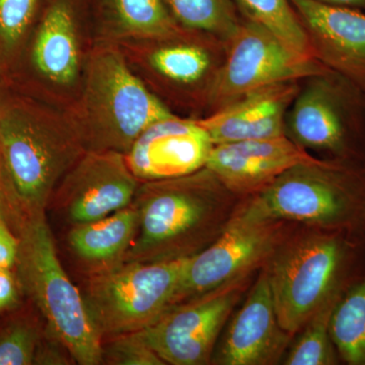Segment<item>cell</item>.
Masks as SVG:
<instances>
[{"instance_id":"cell-1","label":"cell","mask_w":365,"mask_h":365,"mask_svg":"<svg viewBox=\"0 0 365 365\" xmlns=\"http://www.w3.org/2000/svg\"><path fill=\"white\" fill-rule=\"evenodd\" d=\"M245 197L207 168L138 187L133 242L121 260L162 262L191 258L225 232Z\"/></svg>"},{"instance_id":"cell-2","label":"cell","mask_w":365,"mask_h":365,"mask_svg":"<svg viewBox=\"0 0 365 365\" xmlns=\"http://www.w3.org/2000/svg\"><path fill=\"white\" fill-rule=\"evenodd\" d=\"M365 267V234L297 225L265 266L281 326L297 335Z\"/></svg>"},{"instance_id":"cell-3","label":"cell","mask_w":365,"mask_h":365,"mask_svg":"<svg viewBox=\"0 0 365 365\" xmlns=\"http://www.w3.org/2000/svg\"><path fill=\"white\" fill-rule=\"evenodd\" d=\"M244 204L262 217L365 234V165L323 158L299 163Z\"/></svg>"},{"instance_id":"cell-4","label":"cell","mask_w":365,"mask_h":365,"mask_svg":"<svg viewBox=\"0 0 365 365\" xmlns=\"http://www.w3.org/2000/svg\"><path fill=\"white\" fill-rule=\"evenodd\" d=\"M28 215L16 261L21 281L72 359L81 365L101 364L104 341L85 297L62 267L45 212Z\"/></svg>"},{"instance_id":"cell-5","label":"cell","mask_w":365,"mask_h":365,"mask_svg":"<svg viewBox=\"0 0 365 365\" xmlns=\"http://www.w3.org/2000/svg\"><path fill=\"white\" fill-rule=\"evenodd\" d=\"M86 151L79 131L25 108L0 112V155L28 215L45 212L59 181Z\"/></svg>"},{"instance_id":"cell-6","label":"cell","mask_w":365,"mask_h":365,"mask_svg":"<svg viewBox=\"0 0 365 365\" xmlns=\"http://www.w3.org/2000/svg\"><path fill=\"white\" fill-rule=\"evenodd\" d=\"M83 106L85 126L79 133L86 150L126 155L151 124L175 116L113 49L98 50L91 57Z\"/></svg>"},{"instance_id":"cell-7","label":"cell","mask_w":365,"mask_h":365,"mask_svg":"<svg viewBox=\"0 0 365 365\" xmlns=\"http://www.w3.org/2000/svg\"><path fill=\"white\" fill-rule=\"evenodd\" d=\"M188 259L120 260L96 268L83 297L103 341L143 331L167 312Z\"/></svg>"},{"instance_id":"cell-8","label":"cell","mask_w":365,"mask_h":365,"mask_svg":"<svg viewBox=\"0 0 365 365\" xmlns=\"http://www.w3.org/2000/svg\"><path fill=\"white\" fill-rule=\"evenodd\" d=\"M285 135L323 158L365 165V96L332 71L300 83Z\"/></svg>"},{"instance_id":"cell-9","label":"cell","mask_w":365,"mask_h":365,"mask_svg":"<svg viewBox=\"0 0 365 365\" xmlns=\"http://www.w3.org/2000/svg\"><path fill=\"white\" fill-rule=\"evenodd\" d=\"M297 227L287 220L255 215L242 199L225 232L187 261L173 306L242 276L259 272Z\"/></svg>"},{"instance_id":"cell-10","label":"cell","mask_w":365,"mask_h":365,"mask_svg":"<svg viewBox=\"0 0 365 365\" xmlns=\"http://www.w3.org/2000/svg\"><path fill=\"white\" fill-rule=\"evenodd\" d=\"M329 71L318 60L295 52L258 24L242 18L227 42L225 60L209 91L210 114L259 88L302 81Z\"/></svg>"},{"instance_id":"cell-11","label":"cell","mask_w":365,"mask_h":365,"mask_svg":"<svg viewBox=\"0 0 365 365\" xmlns=\"http://www.w3.org/2000/svg\"><path fill=\"white\" fill-rule=\"evenodd\" d=\"M259 272L175 304L137 333L165 364H211L223 329Z\"/></svg>"},{"instance_id":"cell-12","label":"cell","mask_w":365,"mask_h":365,"mask_svg":"<svg viewBox=\"0 0 365 365\" xmlns=\"http://www.w3.org/2000/svg\"><path fill=\"white\" fill-rule=\"evenodd\" d=\"M138 181L123 153L86 150L62 179L55 202L73 225L93 222L131 205Z\"/></svg>"},{"instance_id":"cell-13","label":"cell","mask_w":365,"mask_h":365,"mask_svg":"<svg viewBox=\"0 0 365 365\" xmlns=\"http://www.w3.org/2000/svg\"><path fill=\"white\" fill-rule=\"evenodd\" d=\"M294 338L281 326L268 274L262 268L223 329L211 364H278Z\"/></svg>"},{"instance_id":"cell-14","label":"cell","mask_w":365,"mask_h":365,"mask_svg":"<svg viewBox=\"0 0 365 365\" xmlns=\"http://www.w3.org/2000/svg\"><path fill=\"white\" fill-rule=\"evenodd\" d=\"M312 55L365 96V11L317 0H289Z\"/></svg>"},{"instance_id":"cell-15","label":"cell","mask_w":365,"mask_h":365,"mask_svg":"<svg viewBox=\"0 0 365 365\" xmlns=\"http://www.w3.org/2000/svg\"><path fill=\"white\" fill-rule=\"evenodd\" d=\"M213 144L196 119L175 116L151 124L125 155L139 181L186 176L205 167Z\"/></svg>"},{"instance_id":"cell-16","label":"cell","mask_w":365,"mask_h":365,"mask_svg":"<svg viewBox=\"0 0 365 365\" xmlns=\"http://www.w3.org/2000/svg\"><path fill=\"white\" fill-rule=\"evenodd\" d=\"M316 158L283 135L217 144L209 153L205 167L234 193L249 197L265 189L290 168Z\"/></svg>"},{"instance_id":"cell-17","label":"cell","mask_w":365,"mask_h":365,"mask_svg":"<svg viewBox=\"0 0 365 365\" xmlns=\"http://www.w3.org/2000/svg\"><path fill=\"white\" fill-rule=\"evenodd\" d=\"M302 81L247 93L232 104L196 119L215 145L285 135V120Z\"/></svg>"},{"instance_id":"cell-18","label":"cell","mask_w":365,"mask_h":365,"mask_svg":"<svg viewBox=\"0 0 365 365\" xmlns=\"http://www.w3.org/2000/svg\"><path fill=\"white\" fill-rule=\"evenodd\" d=\"M33 62L41 74L57 85H71L78 78V43L68 2H53L46 11L34 43Z\"/></svg>"},{"instance_id":"cell-19","label":"cell","mask_w":365,"mask_h":365,"mask_svg":"<svg viewBox=\"0 0 365 365\" xmlns=\"http://www.w3.org/2000/svg\"><path fill=\"white\" fill-rule=\"evenodd\" d=\"M133 204L93 222L73 225L69 244L79 258L98 267L121 260L130 248L137 230Z\"/></svg>"},{"instance_id":"cell-20","label":"cell","mask_w":365,"mask_h":365,"mask_svg":"<svg viewBox=\"0 0 365 365\" xmlns=\"http://www.w3.org/2000/svg\"><path fill=\"white\" fill-rule=\"evenodd\" d=\"M182 38L178 42H173V44L163 46L151 53V67L176 85L190 86L206 83L211 88L225 60L227 43L211 38L201 45L182 42Z\"/></svg>"},{"instance_id":"cell-21","label":"cell","mask_w":365,"mask_h":365,"mask_svg":"<svg viewBox=\"0 0 365 365\" xmlns=\"http://www.w3.org/2000/svg\"><path fill=\"white\" fill-rule=\"evenodd\" d=\"M330 332L342 364L365 365V267L336 304Z\"/></svg>"},{"instance_id":"cell-22","label":"cell","mask_w":365,"mask_h":365,"mask_svg":"<svg viewBox=\"0 0 365 365\" xmlns=\"http://www.w3.org/2000/svg\"><path fill=\"white\" fill-rule=\"evenodd\" d=\"M118 28L129 36L165 41L184 35L165 0H108Z\"/></svg>"},{"instance_id":"cell-23","label":"cell","mask_w":365,"mask_h":365,"mask_svg":"<svg viewBox=\"0 0 365 365\" xmlns=\"http://www.w3.org/2000/svg\"><path fill=\"white\" fill-rule=\"evenodd\" d=\"M339 299L328 302L294 336L282 360L285 365L342 364L330 332L331 318Z\"/></svg>"},{"instance_id":"cell-24","label":"cell","mask_w":365,"mask_h":365,"mask_svg":"<svg viewBox=\"0 0 365 365\" xmlns=\"http://www.w3.org/2000/svg\"><path fill=\"white\" fill-rule=\"evenodd\" d=\"M178 24L186 30L207 34L227 43L242 16L230 0H165Z\"/></svg>"},{"instance_id":"cell-25","label":"cell","mask_w":365,"mask_h":365,"mask_svg":"<svg viewBox=\"0 0 365 365\" xmlns=\"http://www.w3.org/2000/svg\"><path fill=\"white\" fill-rule=\"evenodd\" d=\"M242 18L258 24L290 49L312 57L306 32L289 0H237Z\"/></svg>"},{"instance_id":"cell-26","label":"cell","mask_w":365,"mask_h":365,"mask_svg":"<svg viewBox=\"0 0 365 365\" xmlns=\"http://www.w3.org/2000/svg\"><path fill=\"white\" fill-rule=\"evenodd\" d=\"M119 365H163L165 362L138 333L111 338L103 345V362Z\"/></svg>"},{"instance_id":"cell-27","label":"cell","mask_w":365,"mask_h":365,"mask_svg":"<svg viewBox=\"0 0 365 365\" xmlns=\"http://www.w3.org/2000/svg\"><path fill=\"white\" fill-rule=\"evenodd\" d=\"M38 335L28 324H16L0 334V365L33 364L37 355Z\"/></svg>"},{"instance_id":"cell-28","label":"cell","mask_w":365,"mask_h":365,"mask_svg":"<svg viewBox=\"0 0 365 365\" xmlns=\"http://www.w3.org/2000/svg\"><path fill=\"white\" fill-rule=\"evenodd\" d=\"M39 0H0V42L6 50L19 44L30 26Z\"/></svg>"},{"instance_id":"cell-29","label":"cell","mask_w":365,"mask_h":365,"mask_svg":"<svg viewBox=\"0 0 365 365\" xmlns=\"http://www.w3.org/2000/svg\"><path fill=\"white\" fill-rule=\"evenodd\" d=\"M20 240L14 237L0 212V268L11 269L16 264Z\"/></svg>"},{"instance_id":"cell-30","label":"cell","mask_w":365,"mask_h":365,"mask_svg":"<svg viewBox=\"0 0 365 365\" xmlns=\"http://www.w3.org/2000/svg\"><path fill=\"white\" fill-rule=\"evenodd\" d=\"M18 299V287L11 269L0 268V312Z\"/></svg>"},{"instance_id":"cell-31","label":"cell","mask_w":365,"mask_h":365,"mask_svg":"<svg viewBox=\"0 0 365 365\" xmlns=\"http://www.w3.org/2000/svg\"><path fill=\"white\" fill-rule=\"evenodd\" d=\"M331 6L349 7L365 11V0H317Z\"/></svg>"},{"instance_id":"cell-32","label":"cell","mask_w":365,"mask_h":365,"mask_svg":"<svg viewBox=\"0 0 365 365\" xmlns=\"http://www.w3.org/2000/svg\"><path fill=\"white\" fill-rule=\"evenodd\" d=\"M7 182H9V177H7L4 163H2L1 155H0V191H1L2 186Z\"/></svg>"},{"instance_id":"cell-33","label":"cell","mask_w":365,"mask_h":365,"mask_svg":"<svg viewBox=\"0 0 365 365\" xmlns=\"http://www.w3.org/2000/svg\"><path fill=\"white\" fill-rule=\"evenodd\" d=\"M1 332H2V331H1V330H0V334H1Z\"/></svg>"}]
</instances>
